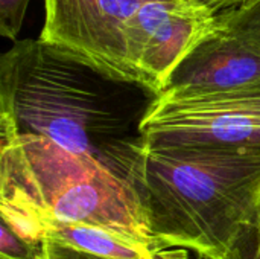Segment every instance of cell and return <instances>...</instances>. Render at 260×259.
I'll return each instance as SVG.
<instances>
[{"label": "cell", "instance_id": "12", "mask_svg": "<svg viewBox=\"0 0 260 259\" xmlns=\"http://www.w3.org/2000/svg\"><path fill=\"white\" fill-rule=\"evenodd\" d=\"M259 0H225L218 9H216V12L215 14H218V12H222V11H233V9H244V8H247V6H251V5H254V3H257ZM213 14V15H215Z\"/></svg>", "mask_w": 260, "mask_h": 259}, {"label": "cell", "instance_id": "1", "mask_svg": "<svg viewBox=\"0 0 260 259\" xmlns=\"http://www.w3.org/2000/svg\"><path fill=\"white\" fill-rule=\"evenodd\" d=\"M158 98L64 46L17 40L0 58V139H47L133 185L142 124Z\"/></svg>", "mask_w": 260, "mask_h": 259}, {"label": "cell", "instance_id": "3", "mask_svg": "<svg viewBox=\"0 0 260 259\" xmlns=\"http://www.w3.org/2000/svg\"><path fill=\"white\" fill-rule=\"evenodd\" d=\"M0 221L30 243L56 226H94L160 244L129 182L37 136L2 139Z\"/></svg>", "mask_w": 260, "mask_h": 259}, {"label": "cell", "instance_id": "10", "mask_svg": "<svg viewBox=\"0 0 260 259\" xmlns=\"http://www.w3.org/2000/svg\"><path fill=\"white\" fill-rule=\"evenodd\" d=\"M37 259H107L88 252H82L50 240L41 241V249Z\"/></svg>", "mask_w": 260, "mask_h": 259}, {"label": "cell", "instance_id": "6", "mask_svg": "<svg viewBox=\"0 0 260 259\" xmlns=\"http://www.w3.org/2000/svg\"><path fill=\"white\" fill-rule=\"evenodd\" d=\"M260 85V52L212 26L172 70L165 98H187Z\"/></svg>", "mask_w": 260, "mask_h": 259}, {"label": "cell", "instance_id": "7", "mask_svg": "<svg viewBox=\"0 0 260 259\" xmlns=\"http://www.w3.org/2000/svg\"><path fill=\"white\" fill-rule=\"evenodd\" d=\"M213 24L230 32L260 52V0L244 9L215 14Z\"/></svg>", "mask_w": 260, "mask_h": 259}, {"label": "cell", "instance_id": "4", "mask_svg": "<svg viewBox=\"0 0 260 259\" xmlns=\"http://www.w3.org/2000/svg\"><path fill=\"white\" fill-rule=\"evenodd\" d=\"M213 14L183 0H44L40 38L160 93Z\"/></svg>", "mask_w": 260, "mask_h": 259}, {"label": "cell", "instance_id": "15", "mask_svg": "<svg viewBox=\"0 0 260 259\" xmlns=\"http://www.w3.org/2000/svg\"><path fill=\"white\" fill-rule=\"evenodd\" d=\"M183 2H186V3H190V5H197V3H195V0H183ZM197 6H198V5H197Z\"/></svg>", "mask_w": 260, "mask_h": 259}, {"label": "cell", "instance_id": "2", "mask_svg": "<svg viewBox=\"0 0 260 259\" xmlns=\"http://www.w3.org/2000/svg\"><path fill=\"white\" fill-rule=\"evenodd\" d=\"M260 145L166 143L145 137L134 188L154 238L227 259L253 218Z\"/></svg>", "mask_w": 260, "mask_h": 259}, {"label": "cell", "instance_id": "16", "mask_svg": "<svg viewBox=\"0 0 260 259\" xmlns=\"http://www.w3.org/2000/svg\"><path fill=\"white\" fill-rule=\"evenodd\" d=\"M195 259H204V258H200V256H195Z\"/></svg>", "mask_w": 260, "mask_h": 259}, {"label": "cell", "instance_id": "11", "mask_svg": "<svg viewBox=\"0 0 260 259\" xmlns=\"http://www.w3.org/2000/svg\"><path fill=\"white\" fill-rule=\"evenodd\" d=\"M227 259H260V224L247 229Z\"/></svg>", "mask_w": 260, "mask_h": 259}, {"label": "cell", "instance_id": "14", "mask_svg": "<svg viewBox=\"0 0 260 259\" xmlns=\"http://www.w3.org/2000/svg\"><path fill=\"white\" fill-rule=\"evenodd\" d=\"M224 2H225V0H195V3H197L198 6H201V8L210 11L212 14H215L216 9H218Z\"/></svg>", "mask_w": 260, "mask_h": 259}, {"label": "cell", "instance_id": "9", "mask_svg": "<svg viewBox=\"0 0 260 259\" xmlns=\"http://www.w3.org/2000/svg\"><path fill=\"white\" fill-rule=\"evenodd\" d=\"M30 0H0V34L17 41Z\"/></svg>", "mask_w": 260, "mask_h": 259}, {"label": "cell", "instance_id": "8", "mask_svg": "<svg viewBox=\"0 0 260 259\" xmlns=\"http://www.w3.org/2000/svg\"><path fill=\"white\" fill-rule=\"evenodd\" d=\"M41 243H30L0 221V259H37Z\"/></svg>", "mask_w": 260, "mask_h": 259}, {"label": "cell", "instance_id": "13", "mask_svg": "<svg viewBox=\"0 0 260 259\" xmlns=\"http://www.w3.org/2000/svg\"><path fill=\"white\" fill-rule=\"evenodd\" d=\"M260 224V180L256 186V192H254V198H253V218H251V223L247 229L250 227H254V226H259ZM245 229V231H247ZM244 231V232H245ZM242 232V234H244Z\"/></svg>", "mask_w": 260, "mask_h": 259}, {"label": "cell", "instance_id": "5", "mask_svg": "<svg viewBox=\"0 0 260 259\" xmlns=\"http://www.w3.org/2000/svg\"><path fill=\"white\" fill-rule=\"evenodd\" d=\"M142 133L166 143L260 145V85L187 98L160 96Z\"/></svg>", "mask_w": 260, "mask_h": 259}]
</instances>
